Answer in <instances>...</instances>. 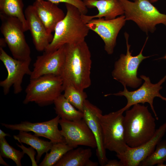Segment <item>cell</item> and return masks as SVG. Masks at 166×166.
I'll return each instance as SVG.
<instances>
[{
  "mask_svg": "<svg viewBox=\"0 0 166 166\" xmlns=\"http://www.w3.org/2000/svg\"><path fill=\"white\" fill-rule=\"evenodd\" d=\"M65 59L61 76L63 87L71 85L80 91L91 85V53L85 41L65 45Z\"/></svg>",
  "mask_w": 166,
  "mask_h": 166,
  "instance_id": "1",
  "label": "cell"
},
{
  "mask_svg": "<svg viewBox=\"0 0 166 166\" xmlns=\"http://www.w3.org/2000/svg\"><path fill=\"white\" fill-rule=\"evenodd\" d=\"M126 111L124 116L125 137L131 148L138 146L146 142L154 136L156 130L155 121L148 106L139 104Z\"/></svg>",
  "mask_w": 166,
  "mask_h": 166,
  "instance_id": "2",
  "label": "cell"
},
{
  "mask_svg": "<svg viewBox=\"0 0 166 166\" xmlns=\"http://www.w3.org/2000/svg\"><path fill=\"white\" fill-rule=\"evenodd\" d=\"M65 5L66 13L56 25L52 41L45 51H53L65 44L83 42L88 34L90 30L80 11L71 4Z\"/></svg>",
  "mask_w": 166,
  "mask_h": 166,
  "instance_id": "3",
  "label": "cell"
},
{
  "mask_svg": "<svg viewBox=\"0 0 166 166\" xmlns=\"http://www.w3.org/2000/svg\"><path fill=\"white\" fill-rule=\"evenodd\" d=\"M123 7L126 20L135 22L147 34L153 33L156 26L162 24L166 26V14L160 12L149 0H119Z\"/></svg>",
  "mask_w": 166,
  "mask_h": 166,
  "instance_id": "4",
  "label": "cell"
},
{
  "mask_svg": "<svg viewBox=\"0 0 166 166\" xmlns=\"http://www.w3.org/2000/svg\"><path fill=\"white\" fill-rule=\"evenodd\" d=\"M63 91V81L61 76L46 75L31 79L26 90L23 103L34 102L43 107L53 103Z\"/></svg>",
  "mask_w": 166,
  "mask_h": 166,
  "instance_id": "5",
  "label": "cell"
},
{
  "mask_svg": "<svg viewBox=\"0 0 166 166\" xmlns=\"http://www.w3.org/2000/svg\"><path fill=\"white\" fill-rule=\"evenodd\" d=\"M124 112L121 109L104 115L101 113L99 116L104 147L116 154L123 153L129 147L125 137Z\"/></svg>",
  "mask_w": 166,
  "mask_h": 166,
  "instance_id": "6",
  "label": "cell"
},
{
  "mask_svg": "<svg viewBox=\"0 0 166 166\" xmlns=\"http://www.w3.org/2000/svg\"><path fill=\"white\" fill-rule=\"evenodd\" d=\"M1 32L14 58L31 59L30 47L25 39L23 25L16 18L0 14Z\"/></svg>",
  "mask_w": 166,
  "mask_h": 166,
  "instance_id": "7",
  "label": "cell"
},
{
  "mask_svg": "<svg viewBox=\"0 0 166 166\" xmlns=\"http://www.w3.org/2000/svg\"><path fill=\"white\" fill-rule=\"evenodd\" d=\"M126 46V55L121 54L118 60L115 62L114 69L112 72L114 79L119 81L123 85L136 88L141 83L142 79L137 77V71L141 62L144 59L151 56H144L142 52L148 40L147 37L140 52L136 56L132 55L130 51V45L128 44L129 35L126 32L124 33Z\"/></svg>",
  "mask_w": 166,
  "mask_h": 166,
  "instance_id": "8",
  "label": "cell"
},
{
  "mask_svg": "<svg viewBox=\"0 0 166 166\" xmlns=\"http://www.w3.org/2000/svg\"><path fill=\"white\" fill-rule=\"evenodd\" d=\"M141 78L144 81V82L139 88L134 91H128L125 85H123L124 90L119 92L113 94H109L105 95L107 96L111 95L116 96H124L127 99V102L126 105L121 109L124 111L128 110L133 105L137 104H144L148 103L150 105L156 120L158 117L155 110L153 105L154 98L158 97L162 100L166 101V98L162 96L160 93V90L162 88L161 85L166 80V75L157 83L153 84L151 82L149 77L141 75Z\"/></svg>",
  "mask_w": 166,
  "mask_h": 166,
  "instance_id": "9",
  "label": "cell"
},
{
  "mask_svg": "<svg viewBox=\"0 0 166 166\" xmlns=\"http://www.w3.org/2000/svg\"><path fill=\"white\" fill-rule=\"evenodd\" d=\"M0 60L3 62L7 72V77L0 81V86L3 89L5 95H7L11 87L15 94L22 91V84L24 77L26 75H30L32 71L30 68L31 59L22 60L17 59L9 55L0 47Z\"/></svg>",
  "mask_w": 166,
  "mask_h": 166,
  "instance_id": "10",
  "label": "cell"
},
{
  "mask_svg": "<svg viewBox=\"0 0 166 166\" xmlns=\"http://www.w3.org/2000/svg\"><path fill=\"white\" fill-rule=\"evenodd\" d=\"M59 124L66 144L73 148L79 145L96 148L95 137L83 118L74 121L60 119Z\"/></svg>",
  "mask_w": 166,
  "mask_h": 166,
  "instance_id": "11",
  "label": "cell"
},
{
  "mask_svg": "<svg viewBox=\"0 0 166 166\" xmlns=\"http://www.w3.org/2000/svg\"><path fill=\"white\" fill-rule=\"evenodd\" d=\"M126 21L122 15L110 20L96 18L89 21L87 25L90 30L97 34L104 43V49L109 54L113 53L118 35Z\"/></svg>",
  "mask_w": 166,
  "mask_h": 166,
  "instance_id": "12",
  "label": "cell"
},
{
  "mask_svg": "<svg viewBox=\"0 0 166 166\" xmlns=\"http://www.w3.org/2000/svg\"><path fill=\"white\" fill-rule=\"evenodd\" d=\"M60 119V117L57 115L51 120L43 122L32 123L24 121L18 124L1 123V124L11 130L32 132L36 136L46 138L53 143H65L61 130L58 128Z\"/></svg>",
  "mask_w": 166,
  "mask_h": 166,
  "instance_id": "13",
  "label": "cell"
},
{
  "mask_svg": "<svg viewBox=\"0 0 166 166\" xmlns=\"http://www.w3.org/2000/svg\"><path fill=\"white\" fill-rule=\"evenodd\" d=\"M65 59V45L53 51H44L37 57L30 75L33 79L46 75L61 76Z\"/></svg>",
  "mask_w": 166,
  "mask_h": 166,
  "instance_id": "14",
  "label": "cell"
},
{
  "mask_svg": "<svg viewBox=\"0 0 166 166\" xmlns=\"http://www.w3.org/2000/svg\"><path fill=\"white\" fill-rule=\"evenodd\" d=\"M166 132V122L157 129L152 138L146 142L135 148L129 147L123 153L116 156L123 166H138L154 151Z\"/></svg>",
  "mask_w": 166,
  "mask_h": 166,
  "instance_id": "15",
  "label": "cell"
},
{
  "mask_svg": "<svg viewBox=\"0 0 166 166\" xmlns=\"http://www.w3.org/2000/svg\"><path fill=\"white\" fill-rule=\"evenodd\" d=\"M83 113V118L96 140V154L99 163L101 165L105 166L108 160L106 156V149L103 144L102 128L99 118V115L102 113V111L86 99L84 103Z\"/></svg>",
  "mask_w": 166,
  "mask_h": 166,
  "instance_id": "16",
  "label": "cell"
},
{
  "mask_svg": "<svg viewBox=\"0 0 166 166\" xmlns=\"http://www.w3.org/2000/svg\"><path fill=\"white\" fill-rule=\"evenodd\" d=\"M24 14L35 49L38 51H44L52 41L53 35L48 32L32 5L26 8Z\"/></svg>",
  "mask_w": 166,
  "mask_h": 166,
  "instance_id": "17",
  "label": "cell"
},
{
  "mask_svg": "<svg viewBox=\"0 0 166 166\" xmlns=\"http://www.w3.org/2000/svg\"><path fill=\"white\" fill-rule=\"evenodd\" d=\"M38 17L50 34L54 32L57 23L65 16L57 4L45 0H35L33 5Z\"/></svg>",
  "mask_w": 166,
  "mask_h": 166,
  "instance_id": "18",
  "label": "cell"
},
{
  "mask_svg": "<svg viewBox=\"0 0 166 166\" xmlns=\"http://www.w3.org/2000/svg\"><path fill=\"white\" fill-rule=\"evenodd\" d=\"M84 2L88 8L96 7L98 11V13L94 15L82 14V18L86 24L93 19L104 18L105 19L110 20L124 14L119 0H89Z\"/></svg>",
  "mask_w": 166,
  "mask_h": 166,
  "instance_id": "19",
  "label": "cell"
},
{
  "mask_svg": "<svg viewBox=\"0 0 166 166\" xmlns=\"http://www.w3.org/2000/svg\"><path fill=\"white\" fill-rule=\"evenodd\" d=\"M92 155L90 148H73L65 153L54 166H89Z\"/></svg>",
  "mask_w": 166,
  "mask_h": 166,
  "instance_id": "20",
  "label": "cell"
},
{
  "mask_svg": "<svg viewBox=\"0 0 166 166\" xmlns=\"http://www.w3.org/2000/svg\"><path fill=\"white\" fill-rule=\"evenodd\" d=\"M14 138L19 143H23L30 146L37 153L36 157V162L38 163L45 153L48 152L50 150L53 143L51 141H45L39 138L37 136L32 135L27 132L19 131L18 134L14 135Z\"/></svg>",
  "mask_w": 166,
  "mask_h": 166,
  "instance_id": "21",
  "label": "cell"
},
{
  "mask_svg": "<svg viewBox=\"0 0 166 166\" xmlns=\"http://www.w3.org/2000/svg\"><path fill=\"white\" fill-rule=\"evenodd\" d=\"M53 103L55 113L61 119L74 121L83 118V112L75 108L63 94H61L57 97Z\"/></svg>",
  "mask_w": 166,
  "mask_h": 166,
  "instance_id": "22",
  "label": "cell"
},
{
  "mask_svg": "<svg viewBox=\"0 0 166 166\" xmlns=\"http://www.w3.org/2000/svg\"><path fill=\"white\" fill-rule=\"evenodd\" d=\"M22 0H0V14L16 18L22 23L25 31L28 28L24 13Z\"/></svg>",
  "mask_w": 166,
  "mask_h": 166,
  "instance_id": "23",
  "label": "cell"
},
{
  "mask_svg": "<svg viewBox=\"0 0 166 166\" xmlns=\"http://www.w3.org/2000/svg\"><path fill=\"white\" fill-rule=\"evenodd\" d=\"M73 148L65 143H53L49 153H46L39 166H54L62 156Z\"/></svg>",
  "mask_w": 166,
  "mask_h": 166,
  "instance_id": "24",
  "label": "cell"
},
{
  "mask_svg": "<svg viewBox=\"0 0 166 166\" xmlns=\"http://www.w3.org/2000/svg\"><path fill=\"white\" fill-rule=\"evenodd\" d=\"M63 94L65 98L75 108L83 112L84 102L87 97L84 91H80L71 85L63 87Z\"/></svg>",
  "mask_w": 166,
  "mask_h": 166,
  "instance_id": "25",
  "label": "cell"
},
{
  "mask_svg": "<svg viewBox=\"0 0 166 166\" xmlns=\"http://www.w3.org/2000/svg\"><path fill=\"white\" fill-rule=\"evenodd\" d=\"M166 161V140H161L157 144L154 152L142 161L139 166H160Z\"/></svg>",
  "mask_w": 166,
  "mask_h": 166,
  "instance_id": "26",
  "label": "cell"
},
{
  "mask_svg": "<svg viewBox=\"0 0 166 166\" xmlns=\"http://www.w3.org/2000/svg\"><path fill=\"white\" fill-rule=\"evenodd\" d=\"M0 155L4 158L10 159L14 162L17 166H21V160L25 153L16 149L10 145L5 137L0 139Z\"/></svg>",
  "mask_w": 166,
  "mask_h": 166,
  "instance_id": "27",
  "label": "cell"
},
{
  "mask_svg": "<svg viewBox=\"0 0 166 166\" xmlns=\"http://www.w3.org/2000/svg\"><path fill=\"white\" fill-rule=\"evenodd\" d=\"M51 2L56 4L64 2L73 5L76 7L84 14H86L88 12V8L86 6L84 2L82 0H45Z\"/></svg>",
  "mask_w": 166,
  "mask_h": 166,
  "instance_id": "28",
  "label": "cell"
},
{
  "mask_svg": "<svg viewBox=\"0 0 166 166\" xmlns=\"http://www.w3.org/2000/svg\"><path fill=\"white\" fill-rule=\"evenodd\" d=\"M21 145H20L17 144L18 146L20 147L22 150V151L24 153H26L30 157L32 163V166H38L37 162L35 161L34 156L36 154L34 149L32 147H30L29 148H27L20 142Z\"/></svg>",
  "mask_w": 166,
  "mask_h": 166,
  "instance_id": "29",
  "label": "cell"
},
{
  "mask_svg": "<svg viewBox=\"0 0 166 166\" xmlns=\"http://www.w3.org/2000/svg\"><path fill=\"white\" fill-rule=\"evenodd\" d=\"M105 166H123L121 162L116 160H108Z\"/></svg>",
  "mask_w": 166,
  "mask_h": 166,
  "instance_id": "30",
  "label": "cell"
},
{
  "mask_svg": "<svg viewBox=\"0 0 166 166\" xmlns=\"http://www.w3.org/2000/svg\"><path fill=\"white\" fill-rule=\"evenodd\" d=\"M7 45L6 42L3 38H1L0 39V47L3 48L5 47Z\"/></svg>",
  "mask_w": 166,
  "mask_h": 166,
  "instance_id": "31",
  "label": "cell"
},
{
  "mask_svg": "<svg viewBox=\"0 0 166 166\" xmlns=\"http://www.w3.org/2000/svg\"><path fill=\"white\" fill-rule=\"evenodd\" d=\"M6 136H10L9 134L6 133L2 130L0 129V139L3 138Z\"/></svg>",
  "mask_w": 166,
  "mask_h": 166,
  "instance_id": "32",
  "label": "cell"
},
{
  "mask_svg": "<svg viewBox=\"0 0 166 166\" xmlns=\"http://www.w3.org/2000/svg\"><path fill=\"white\" fill-rule=\"evenodd\" d=\"M0 164L5 166H8L9 164H7L3 159L2 157L0 155Z\"/></svg>",
  "mask_w": 166,
  "mask_h": 166,
  "instance_id": "33",
  "label": "cell"
},
{
  "mask_svg": "<svg viewBox=\"0 0 166 166\" xmlns=\"http://www.w3.org/2000/svg\"><path fill=\"white\" fill-rule=\"evenodd\" d=\"M149 1L152 3L156 2L158 0H149Z\"/></svg>",
  "mask_w": 166,
  "mask_h": 166,
  "instance_id": "34",
  "label": "cell"
},
{
  "mask_svg": "<svg viewBox=\"0 0 166 166\" xmlns=\"http://www.w3.org/2000/svg\"><path fill=\"white\" fill-rule=\"evenodd\" d=\"M160 59H163L166 60V53L165 55L163 57L160 58Z\"/></svg>",
  "mask_w": 166,
  "mask_h": 166,
  "instance_id": "35",
  "label": "cell"
},
{
  "mask_svg": "<svg viewBox=\"0 0 166 166\" xmlns=\"http://www.w3.org/2000/svg\"><path fill=\"white\" fill-rule=\"evenodd\" d=\"M160 166H166V164H163L161 165Z\"/></svg>",
  "mask_w": 166,
  "mask_h": 166,
  "instance_id": "36",
  "label": "cell"
},
{
  "mask_svg": "<svg viewBox=\"0 0 166 166\" xmlns=\"http://www.w3.org/2000/svg\"><path fill=\"white\" fill-rule=\"evenodd\" d=\"M87 0H83V1H87Z\"/></svg>",
  "mask_w": 166,
  "mask_h": 166,
  "instance_id": "37",
  "label": "cell"
}]
</instances>
